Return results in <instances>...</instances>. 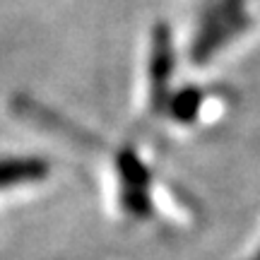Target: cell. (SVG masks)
Listing matches in <instances>:
<instances>
[{"instance_id": "1", "label": "cell", "mask_w": 260, "mask_h": 260, "mask_svg": "<svg viewBox=\"0 0 260 260\" xmlns=\"http://www.w3.org/2000/svg\"><path fill=\"white\" fill-rule=\"evenodd\" d=\"M171 39H169V29L159 27L152 39V60H149V87H152V106L161 109L167 102L169 92V77H171Z\"/></svg>"}, {"instance_id": "2", "label": "cell", "mask_w": 260, "mask_h": 260, "mask_svg": "<svg viewBox=\"0 0 260 260\" xmlns=\"http://www.w3.org/2000/svg\"><path fill=\"white\" fill-rule=\"evenodd\" d=\"M46 174L48 167L44 159H34V157L0 159V188L41 181V178H46Z\"/></svg>"}, {"instance_id": "3", "label": "cell", "mask_w": 260, "mask_h": 260, "mask_svg": "<svg viewBox=\"0 0 260 260\" xmlns=\"http://www.w3.org/2000/svg\"><path fill=\"white\" fill-rule=\"evenodd\" d=\"M200 106V94L198 92H183L178 94L176 99L171 102V111L176 116L178 121H190Z\"/></svg>"}, {"instance_id": "4", "label": "cell", "mask_w": 260, "mask_h": 260, "mask_svg": "<svg viewBox=\"0 0 260 260\" xmlns=\"http://www.w3.org/2000/svg\"><path fill=\"white\" fill-rule=\"evenodd\" d=\"M253 260H260V253H258V255H255V258H253Z\"/></svg>"}]
</instances>
